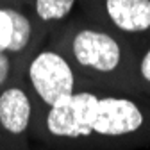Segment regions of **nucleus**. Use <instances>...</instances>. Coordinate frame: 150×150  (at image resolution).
Wrapping results in <instances>:
<instances>
[{
	"label": "nucleus",
	"mask_w": 150,
	"mask_h": 150,
	"mask_svg": "<svg viewBox=\"0 0 150 150\" xmlns=\"http://www.w3.org/2000/svg\"><path fill=\"white\" fill-rule=\"evenodd\" d=\"M32 130L54 143H130L150 134V102L141 95L82 88L38 111Z\"/></svg>",
	"instance_id": "1"
},
{
	"label": "nucleus",
	"mask_w": 150,
	"mask_h": 150,
	"mask_svg": "<svg viewBox=\"0 0 150 150\" xmlns=\"http://www.w3.org/2000/svg\"><path fill=\"white\" fill-rule=\"evenodd\" d=\"M86 88L139 95L136 82V52L129 40L111 27L77 22L55 40Z\"/></svg>",
	"instance_id": "2"
},
{
	"label": "nucleus",
	"mask_w": 150,
	"mask_h": 150,
	"mask_svg": "<svg viewBox=\"0 0 150 150\" xmlns=\"http://www.w3.org/2000/svg\"><path fill=\"white\" fill-rule=\"evenodd\" d=\"M22 77L36 100L38 111L48 109L86 88L71 63L55 47H38L29 55Z\"/></svg>",
	"instance_id": "3"
},
{
	"label": "nucleus",
	"mask_w": 150,
	"mask_h": 150,
	"mask_svg": "<svg viewBox=\"0 0 150 150\" xmlns=\"http://www.w3.org/2000/svg\"><path fill=\"white\" fill-rule=\"evenodd\" d=\"M38 105L20 75L0 89V130L6 150H23L29 132L34 129Z\"/></svg>",
	"instance_id": "4"
},
{
	"label": "nucleus",
	"mask_w": 150,
	"mask_h": 150,
	"mask_svg": "<svg viewBox=\"0 0 150 150\" xmlns=\"http://www.w3.org/2000/svg\"><path fill=\"white\" fill-rule=\"evenodd\" d=\"M43 32L45 29L27 13L0 6V54H9L27 61L29 55L41 45Z\"/></svg>",
	"instance_id": "5"
},
{
	"label": "nucleus",
	"mask_w": 150,
	"mask_h": 150,
	"mask_svg": "<svg viewBox=\"0 0 150 150\" xmlns=\"http://www.w3.org/2000/svg\"><path fill=\"white\" fill-rule=\"evenodd\" d=\"M105 20L132 45L150 40V0H104Z\"/></svg>",
	"instance_id": "6"
},
{
	"label": "nucleus",
	"mask_w": 150,
	"mask_h": 150,
	"mask_svg": "<svg viewBox=\"0 0 150 150\" xmlns=\"http://www.w3.org/2000/svg\"><path fill=\"white\" fill-rule=\"evenodd\" d=\"M77 0H34V20L41 29H48L61 23L70 16Z\"/></svg>",
	"instance_id": "7"
},
{
	"label": "nucleus",
	"mask_w": 150,
	"mask_h": 150,
	"mask_svg": "<svg viewBox=\"0 0 150 150\" xmlns=\"http://www.w3.org/2000/svg\"><path fill=\"white\" fill-rule=\"evenodd\" d=\"M136 52V82L143 97H150V40L132 45Z\"/></svg>",
	"instance_id": "8"
},
{
	"label": "nucleus",
	"mask_w": 150,
	"mask_h": 150,
	"mask_svg": "<svg viewBox=\"0 0 150 150\" xmlns=\"http://www.w3.org/2000/svg\"><path fill=\"white\" fill-rule=\"evenodd\" d=\"M25 59H18L9 54H0V89H4L14 79H18L23 73Z\"/></svg>",
	"instance_id": "9"
},
{
	"label": "nucleus",
	"mask_w": 150,
	"mask_h": 150,
	"mask_svg": "<svg viewBox=\"0 0 150 150\" xmlns=\"http://www.w3.org/2000/svg\"><path fill=\"white\" fill-rule=\"evenodd\" d=\"M0 150H6V143H4V136H2V130H0Z\"/></svg>",
	"instance_id": "10"
}]
</instances>
